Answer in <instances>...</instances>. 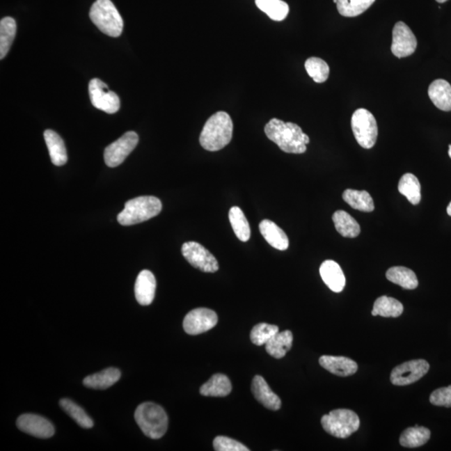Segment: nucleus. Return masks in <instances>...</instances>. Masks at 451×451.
I'll use <instances>...</instances> for the list:
<instances>
[{
    "instance_id": "obj_33",
    "label": "nucleus",
    "mask_w": 451,
    "mask_h": 451,
    "mask_svg": "<svg viewBox=\"0 0 451 451\" xmlns=\"http://www.w3.org/2000/svg\"><path fill=\"white\" fill-rule=\"evenodd\" d=\"M16 22L11 17L0 21V58L3 60L10 50L16 35Z\"/></svg>"
},
{
    "instance_id": "obj_41",
    "label": "nucleus",
    "mask_w": 451,
    "mask_h": 451,
    "mask_svg": "<svg viewBox=\"0 0 451 451\" xmlns=\"http://www.w3.org/2000/svg\"><path fill=\"white\" fill-rule=\"evenodd\" d=\"M448 153H449L450 157L451 158V145H449V152H448Z\"/></svg>"
},
{
    "instance_id": "obj_6",
    "label": "nucleus",
    "mask_w": 451,
    "mask_h": 451,
    "mask_svg": "<svg viewBox=\"0 0 451 451\" xmlns=\"http://www.w3.org/2000/svg\"><path fill=\"white\" fill-rule=\"evenodd\" d=\"M321 424L325 432L331 436L345 438L357 432L361 420L353 411L338 409L322 417Z\"/></svg>"
},
{
    "instance_id": "obj_42",
    "label": "nucleus",
    "mask_w": 451,
    "mask_h": 451,
    "mask_svg": "<svg viewBox=\"0 0 451 451\" xmlns=\"http://www.w3.org/2000/svg\"><path fill=\"white\" fill-rule=\"evenodd\" d=\"M438 3H445L447 1V0H436Z\"/></svg>"
},
{
    "instance_id": "obj_12",
    "label": "nucleus",
    "mask_w": 451,
    "mask_h": 451,
    "mask_svg": "<svg viewBox=\"0 0 451 451\" xmlns=\"http://www.w3.org/2000/svg\"><path fill=\"white\" fill-rule=\"evenodd\" d=\"M219 322L216 313L212 309L198 308L188 312L183 321V329L190 335L207 332Z\"/></svg>"
},
{
    "instance_id": "obj_43",
    "label": "nucleus",
    "mask_w": 451,
    "mask_h": 451,
    "mask_svg": "<svg viewBox=\"0 0 451 451\" xmlns=\"http://www.w3.org/2000/svg\"><path fill=\"white\" fill-rule=\"evenodd\" d=\"M333 2L335 3H338V0H333Z\"/></svg>"
},
{
    "instance_id": "obj_40",
    "label": "nucleus",
    "mask_w": 451,
    "mask_h": 451,
    "mask_svg": "<svg viewBox=\"0 0 451 451\" xmlns=\"http://www.w3.org/2000/svg\"><path fill=\"white\" fill-rule=\"evenodd\" d=\"M447 213H448V215L451 216V202L449 204L448 207H447Z\"/></svg>"
},
{
    "instance_id": "obj_20",
    "label": "nucleus",
    "mask_w": 451,
    "mask_h": 451,
    "mask_svg": "<svg viewBox=\"0 0 451 451\" xmlns=\"http://www.w3.org/2000/svg\"><path fill=\"white\" fill-rule=\"evenodd\" d=\"M259 230L264 239L273 248L280 251H285L288 248L290 241L286 233L274 221L267 219L262 221L259 225Z\"/></svg>"
},
{
    "instance_id": "obj_26",
    "label": "nucleus",
    "mask_w": 451,
    "mask_h": 451,
    "mask_svg": "<svg viewBox=\"0 0 451 451\" xmlns=\"http://www.w3.org/2000/svg\"><path fill=\"white\" fill-rule=\"evenodd\" d=\"M333 221L338 232L342 237L354 238L361 233V226L348 212L345 211L334 212Z\"/></svg>"
},
{
    "instance_id": "obj_17",
    "label": "nucleus",
    "mask_w": 451,
    "mask_h": 451,
    "mask_svg": "<svg viewBox=\"0 0 451 451\" xmlns=\"http://www.w3.org/2000/svg\"><path fill=\"white\" fill-rule=\"evenodd\" d=\"M319 363L324 369L330 373L341 376V377L353 375L358 370L357 363L347 357L324 355L320 357Z\"/></svg>"
},
{
    "instance_id": "obj_31",
    "label": "nucleus",
    "mask_w": 451,
    "mask_h": 451,
    "mask_svg": "<svg viewBox=\"0 0 451 451\" xmlns=\"http://www.w3.org/2000/svg\"><path fill=\"white\" fill-rule=\"evenodd\" d=\"M255 3L259 10L274 21L285 19L290 12V7L283 0H255Z\"/></svg>"
},
{
    "instance_id": "obj_18",
    "label": "nucleus",
    "mask_w": 451,
    "mask_h": 451,
    "mask_svg": "<svg viewBox=\"0 0 451 451\" xmlns=\"http://www.w3.org/2000/svg\"><path fill=\"white\" fill-rule=\"evenodd\" d=\"M319 273L323 281L334 292H340L345 287V276L340 265L333 260L322 263Z\"/></svg>"
},
{
    "instance_id": "obj_19",
    "label": "nucleus",
    "mask_w": 451,
    "mask_h": 451,
    "mask_svg": "<svg viewBox=\"0 0 451 451\" xmlns=\"http://www.w3.org/2000/svg\"><path fill=\"white\" fill-rule=\"evenodd\" d=\"M429 97L441 111H451V86L445 79H438L430 84Z\"/></svg>"
},
{
    "instance_id": "obj_30",
    "label": "nucleus",
    "mask_w": 451,
    "mask_h": 451,
    "mask_svg": "<svg viewBox=\"0 0 451 451\" xmlns=\"http://www.w3.org/2000/svg\"><path fill=\"white\" fill-rule=\"evenodd\" d=\"M399 191L406 198L409 203L418 205L421 200V186L415 175L406 173L400 178Z\"/></svg>"
},
{
    "instance_id": "obj_11",
    "label": "nucleus",
    "mask_w": 451,
    "mask_h": 451,
    "mask_svg": "<svg viewBox=\"0 0 451 451\" xmlns=\"http://www.w3.org/2000/svg\"><path fill=\"white\" fill-rule=\"evenodd\" d=\"M139 137L136 132L125 133L118 140L109 145L104 152V162L109 167H116L136 148Z\"/></svg>"
},
{
    "instance_id": "obj_35",
    "label": "nucleus",
    "mask_w": 451,
    "mask_h": 451,
    "mask_svg": "<svg viewBox=\"0 0 451 451\" xmlns=\"http://www.w3.org/2000/svg\"><path fill=\"white\" fill-rule=\"evenodd\" d=\"M375 0H338V13L345 17H356L369 8Z\"/></svg>"
},
{
    "instance_id": "obj_29",
    "label": "nucleus",
    "mask_w": 451,
    "mask_h": 451,
    "mask_svg": "<svg viewBox=\"0 0 451 451\" xmlns=\"http://www.w3.org/2000/svg\"><path fill=\"white\" fill-rule=\"evenodd\" d=\"M430 438L429 429L422 426L408 428L401 434L399 437L400 445L406 448H416L424 445Z\"/></svg>"
},
{
    "instance_id": "obj_14",
    "label": "nucleus",
    "mask_w": 451,
    "mask_h": 451,
    "mask_svg": "<svg viewBox=\"0 0 451 451\" xmlns=\"http://www.w3.org/2000/svg\"><path fill=\"white\" fill-rule=\"evenodd\" d=\"M16 425L21 432L37 438H48L54 434V427L52 422L35 413H24L20 416Z\"/></svg>"
},
{
    "instance_id": "obj_21",
    "label": "nucleus",
    "mask_w": 451,
    "mask_h": 451,
    "mask_svg": "<svg viewBox=\"0 0 451 451\" xmlns=\"http://www.w3.org/2000/svg\"><path fill=\"white\" fill-rule=\"evenodd\" d=\"M44 136L53 164L58 166L65 165L68 157H67L64 141L52 129H46Z\"/></svg>"
},
{
    "instance_id": "obj_7",
    "label": "nucleus",
    "mask_w": 451,
    "mask_h": 451,
    "mask_svg": "<svg viewBox=\"0 0 451 451\" xmlns=\"http://www.w3.org/2000/svg\"><path fill=\"white\" fill-rule=\"evenodd\" d=\"M351 127L359 145L370 149L376 143L378 137V125L374 116L366 109H358L351 119Z\"/></svg>"
},
{
    "instance_id": "obj_22",
    "label": "nucleus",
    "mask_w": 451,
    "mask_h": 451,
    "mask_svg": "<svg viewBox=\"0 0 451 451\" xmlns=\"http://www.w3.org/2000/svg\"><path fill=\"white\" fill-rule=\"evenodd\" d=\"M120 371L116 367H108V369L87 376L83 380L84 386L87 388H93V390H106L118 382L120 378Z\"/></svg>"
},
{
    "instance_id": "obj_23",
    "label": "nucleus",
    "mask_w": 451,
    "mask_h": 451,
    "mask_svg": "<svg viewBox=\"0 0 451 451\" xmlns=\"http://www.w3.org/2000/svg\"><path fill=\"white\" fill-rule=\"evenodd\" d=\"M231 381L227 375L216 374L200 388V394L209 397H225L232 392Z\"/></svg>"
},
{
    "instance_id": "obj_36",
    "label": "nucleus",
    "mask_w": 451,
    "mask_h": 451,
    "mask_svg": "<svg viewBox=\"0 0 451 451\" xmlns=\"http://www.w3.org/2000/svg\"><path fill=\"white\" fill-rule=\"evenodd\" d=\"M305 69L316 83H324L329 75V67L324 60L317 57H311L305 62Z\"/></svg>"
},
{
    "instance_id": "obj_13",
    "label": "nucleus",
    "mask_w": 451,
    "mask_h": 451,
    "mask_svg": "<svg viewBox=\"0 0 451 451\" xmlns=\"http://www.w3.org/2000/svg\"><path fill=\"white\" fill-rule=\"evenodd\" d=\"M417 47V40L411 28L404 22H398L393 29L391 52L396 57L411 56Z\"/></svg>"
},
{
    "instance_id": "obj_38",
    "label": "nucleus",
    "mask_w": 451,
    "mask_h": 451,
    "mask_svg": "<svg viewBox=\"0 0 451 451\" xmlns=\"http://www.w3.org/2000/svg\"><path fill=\"white\" fill-rule=\"evenodd\" d=\"M213 447L216 451H248L242 443L226 436H217L213 441Z\"/></svg>"
},
{
    "instance_id": "obj_25",
    "label": "nucleus",
    "mask_w": 451,
    "mask_h": 451,
    "mask_svg": "<svg viewBox=\"0 0 451 451\" xmlns=\"http://www.w3.org/2000/svg\"><path fill=\"white\" fill-rule=\"evenodd\" d=\"M386 278L388 281L402 287L404 290H416L419 284L416 274L404 267H390L387 271Z\"/></svg>"
},
{
    "instance_id": "obj_27",
    "label": "nucleus",
    "mask_w": 451,
    "mask_h": 451,
    "mask_svg": "<svg viewBox=\"0 0 451 451\" xmlns=\"http://www.w3.org/2000/svg\"><path fill=\"white\" fill-rule=\"evenodd\" d=\"M345 202L355 210L371 212L374 210L373 198L366 191L347 189L342 194Z\"/></svg>"
},
{
    "instance_id": "obj_24",
    "label": "nucleus",
    "mask_w": 451,
    "mask_h": 451,
    "mask_svg": "<svg viewBox=\"0 0 451 451\" xmlns=\"http://www.w3.org/2000/svg\"><path fill=\"white\" fill-rule=\"evenodd\" d=\"M292 341H294V336L290 330L278 332L267 342L266 351L271 357L282 358L291 349Z\"/></svg>"
},
{
    "instance_id": "obj_32",
    "label": "nucleus",
    "mask_w": 451,
    "mask_h": 451,
    "mask_svg": "<svg viewBox=\"0 0 451 451\" xmlns=\"http://www.w3.org/2000/svg\"><path fill=\"white\" fill-rule=\"evenodd\" d=\"M229 220L238 239L242 242H248L251 236L250 226L241 208L233 207L230 209Z\"/></svg>"
},
{
    "instance_id": "obj_28",
    "label": "nucleus",
    "mask_w": 451,
    "mask_h": 451,
    "mask_svg": "<svg viewBox=\"0 0 451 451\" xmlns=\"http://www.w3.org/2000/svg\"><path fill=\"white\" fill-rule=\"evenodd\" d=\"M403 311V304L399 301L390 298V296H382L376 299L373 310H372V315L398 317L402 315Z\"/></svg>"
},
{
    "instance_id": "obj_5",
    "label": "nucleus",
    "mask_w": 451,
    "mask_h": 451,
    "mask_svg": "<svg viewBox=\"0 0 451 451\" xmlns=\"http://www.w3.org/2000/svg\"><path fill=\"white\" fill-rule=\"evenodd\" d=\"M90 18L106 35L119 37L123 31L122 17L111 0H96L90 8Z\"/></svg>"
},
{
    "instance_id": "obj_2",
    "label": "nucleus",
    "mask_w": 451,
    "mask_h": 451,
    "mask_svg": "<svg viewBox=\"0 0 451 451\" xmlns=\"http://www.w3.org/2000/svg\"><path fill=\"white\" fill-rule=\"evenodd\" d=\"M232 132L231 117L227 112H216L205 124L200 136V144L209 152H217L230 143Z\"/></svg>"
},
{
    "instance_id": "obj_10",
    "label": "nucleus",
    "mask_w": 451,
    "mask_h": 451,
    "mask_svg": "<svg viewBox=\"0 0 451 451\" xmlns=\"http://www.w3.org/2000/svg\"><path fill=\"white\" fill-rule=\"evenodd\" d=\"M429 363L425 359H415L396 366L391 372L390 381L394 386H409L420 380L428 373Z\"/></svg>"
},
{
    "instance_id": "obj_15",
    "label": "nucleus",
    "mask_w": 451,
    "mask_h": 451,
    "mask_svg": "<svg viewBox=\"0 0 451 451\" xmlns=\"http://www.w3.org/2000/svg\"><path fill=\"white\" fill-rule=\"evenodd\" d=\"M156 288V278L152 271H141L138 275L135 284V295L137 302L143 306H148L153 302Z\"/></svg>"
},
{
    "instance_id": "obj_4",
    "label": "nucleus",
    "mask_w": 451,
    "mask_h": 451,
    "mask_svg": "<svg viewBox=\"0 0 451 451\" xmlns=\"http://www.w3.org/2000/svg\"><path fill=\"white\" fill-rule=\"evenodd\" d=\"M161 209V202L157 198L152 196H139L125 203L124 210L117 216V219L123 226L141 223L157 216Z\"/></svg>"
},
{
    "instance_id": "obj_3",
    "label": "nucleus",
    "mask_w": 451,
    "mask_h": 451,
    "mask_svg": "<svg viewBox=\"0 0 451 451\" xmlns=\"http://www.w3.org/2000/svg\"><path fill=\"white\" fill-rule=\"evenodd\" d=\"M135 419L142 432L153 440L164 436L168 428V417L164 409L152 402L140 404L136 409Z\"/></svg>"
},
{
    "instance_id": "obj_34",
    "label": "nucleus",
    "mask_w": 451,
    "mask_h": 451,
    "mask_svg": "<svg viewBox=\"0 0 451 451\" xmlns=\"http://www.w3.org/2000/svg\"><path fill=\"white\" fill-rule=\"evenodd\" d=\"M61 407L65 411L67 415L72 418L82 428L90 429L93 427L94 423L87 413L77 404L69 399H62L60 401Z\"/></svg>"
},
{
    "instance_id": "obj_1",
    "label": "nucleus",
    "mask_w": 451,
    "mask_h": 451,
    "mask_svg": "<svg viewBox=\"0 0 451 451\" xmlns=\"http://www.w3.org/2000/svg\"><path fill=\"white\" fill-rule=\"evenodd\" d=\"M266 136L286 153L303 154L307 150L309 137L298 125L271 119L265 125Z\"/></svg>"
},
{
    "instance_id": "obj_9",
    "label": "nucleus",
    "mask_w": 451,
    "mask_h": 451,
    "mask_svg": "<svg viewBox=\"0 0 451 451\" xmlns=\"http://www.w3.org/2000/svg\"><path fill=\"white\" fill-rule=\"evenodd\" d=\"M89 94L92 104L99 110L114 114L119 111L120 102L115 92L109 90L106 83L99 79H91Z\"/></svg>"
},
{
    "instance_id": "obj_37",
    "label": "nucleus",
    "mask_w": 451,
    "mask_h": 451,
    "mask_svg": "<svg viewBox=\"0 0 451 451\" xmlns=\"http://www.w3.org/2000/svg\"><path fill=\"white\" fill-rule=\"evenodd\" d=\"M278 326L273 324H267L264 323L258 324L254 326L252 331H251L250 338L251 341L255 345L262 346L267 344L276 333H278Z\"/></svg>"
},
{
    "instance_id": "obj_8",
    "label": "nucleus",
    "mask_w": 451,
    "mask_h": 451,
    "mask_svg": "<svg viewBox=\"0 0 451 451\" xmlns=\"http://www.w3.org/2000/svg\"><path fill=\"white\" fill-rule=\"evenodd\" d=\"M182 253L191 266L205 273H216L219 269L216 258L198 242H186L182 246Z\"/></svg>"
},
{
    "instance_id": "obj_39",
    "label": "nucleus",
    "mask_w": 451,
    "mask_h": 451,
    "mask_svg": "<svg viewBox=\"0 0 451 451\" xmlns=\"http://www.w3.org/2000/svg\"><path fill=\"white\" fill-rule=\"evenodd\" d=\"M429 401L436 406L451 407V386L437 388L429 396Z\"/></svg>"
},
{
    "instance_id": "obj_16",
    "label": "nucleus",
    "mask_w": 451,
    "mask_h": 451,
    "mask_svg": "<svg viewBox=\"0 0 451 451\" xmlns=\"http://www.w3.org/2000/svg\"><path fill=\"white\" fill-rule=\"evenodd\" d=\"M252 391L255 398L263 406L271 411H278L281 408V399L271 391L266 380L260 375H256L253 379Z\"/></svg>"
}]
</instances>
